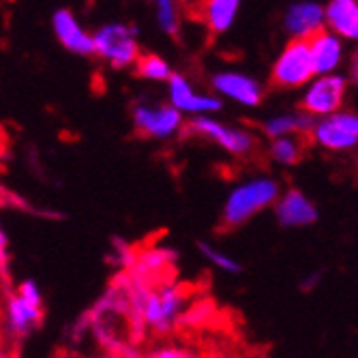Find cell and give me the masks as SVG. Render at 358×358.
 <instances>
[{
  "mask_svg": "<svg viewBox=\"0 0 358 358\" xmlns=\"http://www.w3.org/2000/svg\"><path fill=\"white\" fill-rule=\"evenodd\" d=\"M279 193H281L279 182L268 176H259V178L241 182L238 187L230 191V195H227V200L223 204L221 225L227 227V230H232V227L247 223L255 215L271 208L275 200L279 198Z\"/></svg>",
  "mask_w": 358,
  "mask_h": 358,
  "instance_id": "6da1fadb",
  "label": "cell"
},
{
  "mask_svg": "<svg viewBox=\"0 0 358 358\" xmlns=\"http://www.w3.org/2000/svg\"><path fill=\"white\" fill-rule=\"evenodd\" d=\"M92 56H99L116 71L134 67L140 56L138 28L122 22L101 26L92 35Z\"/></svg>",
  "mask_w": 358,
  "mask_h": 358,
  "instance_id": "7a4b0ae2",
  "label": "cell"
},
{
  "mask_svg": "<svg viewBox=\"0 0 358 358\" xmlns=\"http://www.w3.org/2000/svg\"><path fill=\"white\" fill-rule=\"evenodd\" d=\"M313 62L309 54V43L307 39H292L281 54L277 56L273 71H271V82L277 88L283 90H294L303 88L313 80Z\"/></svg>",
  "mask_w": 358,
  "mask_h": 358,
  "instance_id": "3957f363",
  "label": "cell"
},
{
  "mask_svg": "<svg viewBox=\"0 0 358 358\" xmlns=\"http://www.w3.org/2000/svg\"><path fill=\"white\" fill-rule=\"evenodd\" d=\"M309 136L324 150L331 152L352 150L358 144V116L356 112H341V110L320 116V120L313 122Z\"/></svg>",
  "mask_w": 358,
  "mask_h": 358,
  "instance_id": "277c9868",
  "label": "cell"
},
{
  "mask_svg": "<svg viewBox=\"0 0 358 358\" xmlns=\"http://www.w3.org/2000/svg\"><path fill=\"white\" fill-rule=\"evenodd\" d=\"M345 94H348V80L337 71L313 76V80L307 84V90L303 94L301 108L313 118H320L341 110Z\"/></svg>",
  "mask_w": 358,
  "mask_h": 358,
  "instance_id": "5b68a950",
  "label": "cell"
},
{
  "mask_svg": "<svg viewBox=\"0 0 358 358\" xmlns=\"http://www.w3.org/2000/svg\"><path fill=\"white\" fill-rule=\"evenodd\" d=\"M189 134L200 136V138L217 144L219 148H223L225 152H230L234 157H245L255 146V138L249 131L230 127V124H223V122L215 120L210 114H198V116H195L189 122Z\"/></svg>",
  "mask_w": 358,
  "mask_h": 358,
  "instance_id": "8992f818",
  "label": "cell"
},
{
  "mask_svg": "<svg viewBox=\"0 0 358 358\" xmlns=\"http://www.w3.org/2000/svg\"><path fill=\"white\" fill-rule=\"evenodd\" d=\"M136 129L150 140H168L176 136L182 127V112L174 106H146L138 103L134 108Z\"/></svg>",
  "mask_w": 358,
  "mask_h": 358,
  "instance_id": "52a82bcc",
  "label": "cell"
},
{
  "mask_svg": "<svg viewBox=\"0 0 358 358\" xmlns=\"http://www.w3.org/2000/svg\"><path fill=\"white\" fill-rule=\"evenodd\" d=\"M168 82V94L170 106H174L182 114H213L223 108V101L217 94H200L195 92L191 82L182 73H170Z\"/></svg>",
  "mask_w": 358,
  "mask_h": 358,
  "instance_id": "ba28073f",
  "label": "cell"
},
{
  "mask_svg": "<svg viewBox=\"0 0 358 358\" xmlns=\"http://www.w3.org/2000/svg\"><path fill=\"white\" fill-rule=\"evenodd\" d=\"M210 84L215 92L245 108H257L264 99L262 84L243 71H219L213 76Z\"/></svg>",
  "mask_w": 358,
  "mask_h": 358,
  "instance_id": "9c48e42d",
  "label": "cell"
},
{
  "mask_svg": "<svg viewBox=\"0 0 358 358\" xmlns=\"http://www.w3.org/2000/svg\"><path fill=\"white\" fill-rule=\"evenodd\" d=\"M52 30L60 45L78 56H92V35L78 22L69 9H58L52 15Z\"/></svg>",
  "mask_w": 358,
  "mask_h": 358,
  "instance_id": "30bf717a",
  "label": "cell"
},
{
  "mask_svg": "<svg viewBox=\"0 0 358 358\" xmlns=\"http://www.w3.org/2000/svg\"><path fill=\"white\" fill-rule=\"evenodd\" d=\"M307 43H309V54H311L315 76L335 73L341 67L343 56H345L343 39L337 37L335 32H331L329 28H322L313 37L307 39Z\"/></svg>",
  "mask_w": 358,
  "mask_h": 358,
  "instance_id": "8fae6325",
  "label": "cell"
},
{
  "mask_svg": "<svg viewBox=\"0 0 358 358\" xmlns=\"http://www.w3.org/2000/svg\"><path fill=\"white\" fill-rule=\"evenodd\" d=\"M275 215L283 227H307L317 221V208L299 189H289L275 200Z\"/></svg>",
  "mask_w": 358,
  "mask_h": 358,
  "instance_id": "7c38bea8",
  "label": "cell"
},
{
  "mask_svg": "<svg viewBox=\"0 0 358 358\" xmlns=\"http://www.w3.org/2000/svg\"><path fill=\"white\" fill-rule=\"evenodd\" d=\"M283 28L292 39H309L324 28V7L315 0L289 5L283 15Z\"/></svg>",
  "mask_w": 358,
  "mask_h": 358,
  "instance_id": "4fadbf2b",
  "label": "cell"
},
{
  "mask_svg": "<svg viewBox=\"0 0 358 358\" xmlns=\"http://www.w3.org/2000/svg\"><path fill=\"white\" fill-rule=\"evenodd\" d=\"M324 28L337 37L356 41L358 39V0H329L324 5Z\"/></svg>",
  "mask_w": 358,
  "mask_h": 358,
  "instance_id": "5bb4252c",
  "label": "cell"
},
{
  "mask_svg": "<svg viewBox=\"0 0 358 358\" xmlns=\"http://www.w3.org/2000/svg\"><path fill=\"white\" fill-rule=\"evenodd\" d=\"M43 320V307H35L11 294L7 299V327L15 337H26L32 329L39 327Z\"/></svg>",
  "mask_w": 358,
  "mask_h": 358,
  "instance_id": "9a60e30c",
  "label": "cell"
},
{
  "mask_svg": "<svg viewBox=\"0 0 358 358\" xmlns=\"http://www.w3.org/2000/svg\"><path fill=\"white\" fill-rule=\"evenodd\" d=\"M315 118L307 112H296V114H277L268 120H264L262 129L268 140L281 138V136H301L309 134Z\"/></svg>",
  "mask_w": 358,
  "mask_h": 358,
  "instance_id": "2e32d148",
  "label": "cell"
},
{
  "mask_svg": "<svg viewBox=\"0 0 358 358\" xmlns=\"http://www.w3.org/2000/svg\"><path fill=\"white\" fill-rule=\"evenodd\" d=\"M243 0H206L204 3V22L210 32L215 35H223L227 32L241 11Z\"/></svg>",
  "mask_w": 358,
  "mask_h": 358,
  "instance_id": "e0dca14e",
  "label": "cell"
},
{
  "mask_svg": "<svg viewBox=\"0 0 358 358\" xmlns=\"http://www.w3.org/2000/svg\"><path fill=\"white\" fill-rule=\"evenodd\" d=\"M134 67H136L138 78L148 80V82H166L172 73L170 64L157 54H142L140 52L138 60L134 62Z\"/></svg>",
  "mask_w": 358,
  "mask_h": 358,
  "instance_id": "ac0fdd59",
  "label": "cell"
},
{
  "mask_svg": "<svg viewBox=\"0 0 358 358\" xmlns=\"http://www.w3.org/2000/svg\"><path fill=\"white\" fill-rule=\"evenodd\" d=\"M301 140L294 136H281L271 140V159L283 168H292L301 161Z\"/></svg>",
  "mask_w": 358,
  "mask_h": 358,
  "instance_id": "d6986e66",
  "label": "cell"
},
{
  "mask_svg": "<svg viewBox=\"0 0 358 358\" xmlns=\"http://www.w3.org/2000/svg\"><path fill=\"white\" fill-rule=\"evenodd\" d=\"M159 294V305H161V315H164L166 327L172 331L176 317L180 315L182 309V292L178 285H161L157 289Z\"/></svg>",
  "mask_w": 358,
  "mask_h": 358,
  "instance_id": "ffe728a7",
  "label": "cell"
},
{
  "mask_svg": "<svg viewBox=\"0 0 358 358\" xmlns=\"http://www.w3.org/2000/svg\"><path fill=\"white\" fill-rule=\"evenodd\" d=\"M155 5V15H157V24L159 28L170 37L178 35L180 28V20H178V5L176 0H152Z\"/></svg>",
  "mask_w": 358,
  "mask_h": 358,
  "instance_id": "44dd1931",
  "label": "cell"
},
{
  "mask_svg": "<svg viewBox=\"0 0 358 358\" xmlns=\"http://www.w3.org/2000/svg\"><path fill=\"white\" fill-rule=\"evenodd\" d=\"M198 247H200V253L204 255L206 262H210L215 268H219V271H223V273H230V275H238V273L243 271L241 264L236 262L234 257H230V255H225V253L217 251L215 247H210V245H206V243H200Z\"/></svg>",
  "mask_w": 358,
  "mask_h": 358,
  "instance_id": "7402d4cb",
  "label": "cell"
},
{
  "mask_svg": "<svg viewBox=\"0 0 358 358\" xmlns=\"http://www.w3.org/2000/svg\"><path fill=\"white\" fill-rule=\"evenodd\" d=\"M15 294L20 296V299H24L26 303H30V305H35V307H43V296H41V289H39V285L32 281V279H26V281H22L20 285H17V289H15Z\"/></svg>",
  "mask_w": 358,
  "mask_h": 358,
  "instance_id": "603a6c76",
  "label": "cell"
},
{
  "mask_svg": "<svg viewBox=\"0 0 358 358\" xmlns=\"http://www.w3.org/2000/svg\"><path fill=\"white\" fill-rule=\"evenodd\" d=\"M9 266H11L9 238H7V232H5L3 223H0V279H3V281H9V279H11Z\"/></svg>",
  "mask_w": 358,
  "mask_h": 358,
  "instance_id": "cb8c5ba5",
  "label": "cell"
},
{
  "mask_svg": "<svg viewBox=\"0 0 358 358\" xmlns=\"http://www.w3.org/2000/svg\"><path fill=\"white\" fill-rule=\"evenodd\" d=\"M150 356H155V358H189V356H193V352L178 350V348H161V350H155Z\"/></svg>",
  "mask_w": 358,
  "mask_h": 358,
  "instance_id": "d4e9b609",
  "label": "cell"
},
{
  "mask_svg": "<svg viewBox=\"0 0 358 358\" xmlns=\"http://www.w3.org/2000/svg\"><path fill=\"white\" fill-rule=\"evenodd\" d=\"M0 150H3V140H0Z\"/></svg>",
  "mask_w": 358,
  "mask_h": 358,
  "instance_id": "484cf974",
  "label": "cell"
}]
</instances>
